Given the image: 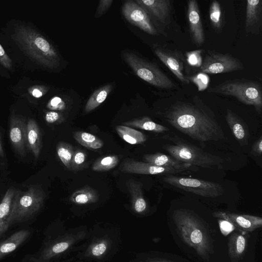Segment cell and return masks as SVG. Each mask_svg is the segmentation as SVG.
<instances>
[{
  "label": "cell",
  "instance_id": "cell-1",
  "mask_svg": "<svg viewBox=\"0 0 262 262\" xmlns=\"http://www.w3.org/2000/svg\"><path fill=\"white\" fill-rule=\"evenodd\" d=\"M205 106L196 96L193 102L178 101L173 103L162 115L173 127L199 142L225 139L220 125Z\"/></svg>",
  "mask_w": 262,
  "mask_h": 262
},
{
  "label": "cell",
  "instance_id": "cell-2",
  "mask_svg": "<svg viewBox=\"0 0 262 262\" xmlns=\"http://www.w3.org/2000/svg\"><path fill=\"white\" fill-rule=\"evenodd\" d=\"M14 36L22 50L40 64L50 69L59 66L60 58L54 47L36 31L18 26L15 29Z\"/></svg>",
  "mask_w": 262,
  "mask_h": 262
},
{
  "label": "cell",
  "instance_id": "cell-3",
  "mask_svg": "<svg viewBox=\"0 0 262 262\" xmlns=\"http://www.w3.org/2000/svg\"><path fill=\"white\" fill-rule=\"evenodd\" d=\"M163 138L173 143L166 144L163 148L174 159L191 166L222 168L224 160L221 157L205 152L177 135H166Z\"/></svg>",
  "mask_w": 262,
  "mask_h": 262
},
{
  "label": "cell",
  "instance_id": "cell-4",
  "mask_svg": "<svg viewBox=\"0 0 262 262\" xmlns=\"http://www.w3.org/2000/svg\"><path fill=\"white\" fill-rule=\"evenodd\" d=\"M173 219L184 241L203 257L207 256L210 243L207 233L195 215L188 210H176Z\"/></svg>",
  "mask_w": 262,
  "mask_h": 262
},
{
  "label": "cell",
  "instance_id": "cell-5",
  "mask_svg": "<svg viewBox=\"0 0 262 262\" xmlns=\"http://www.w3.org/2000/svg\"><path fill=\"white\" fill-rule=\"evenodd\" d=\"M208 92L232 96L241 102L254 107L261 114L262 110V89L257 81L245 79L226 80L209 88Z\"/></svg>",
  "mask_w": 262,
  "mask_h": 262
},
{
  "label": "cell",
  "instance_id": "cell-6",
  "mask_svg": "<svg viewBox=\"0 0 262 262\" xmlns=\"http://www.w3.org/2000/svg\"><path fill=\"white\" fill-rule=\"evenodd\" d=\"M45 198L44 191L37 186H30L26 191L16 190L8 226L32 218L41 208Z\"/></svg>",
  "mask_w": 262,
  "mask_h": 262
},
{
  "label": "cell",
  "instance_id": "cell-7",
  "mask_svg": "<svg viewBox=\"0 0 262 262\" xmlns=\"http://www.w3.org/2000/svg\"><path fill=\"white\" fill-rule=\"evenodd\" d=\"M123 57L135 73L147 83L166 90L176 88L173 82L154 63L132 53H123Z\"/></svg>",
  "mask_w": 262,
  "mask_h": 262
},
{
  "label": "cell",
  "instance_id": "cell-8",
  "mask_svg": "<svg viewBox=\"0 0 262 262\" xmlns=\"http://www.w3.org/2000/svg\"><path fill=\"white\" fill-rule=\"evenodd\" d=\"M163 181L173 187L204 197L216 198L224 192L223 187L214 182L171 175L164 177Z\"/></svg>",
  "mask_w": 262,
  "mask_h": 262
},
{
  "label": "cell",
  "instance_id": "cell-9",
  "mask_svg": "<svg viewBox=\"0 0 262 262\" xmlns=\"http://www.w3.org/2000/svg\"><path fill=\"white\" fill-rule=\"evenodd\" d=\"M244 68L243 63L231 55L208 50L200 70L204 73L216 74L241 71Z\"/></svg>",
  "mask_w": 262,
  "mask_h": 262
},
{
  "label": "cell",
  "instance_id": "cell-10",
  "mask_svg": "<svg viewBox=\"0 0 262 262\" xmlns=\"http://www.w3.org/2000/svg\"><path fill=\"white\" fill-rule=\"evenodd\" d=\"M122 12L125 19L132 24L149 34H157V30L148 14L136 2H125L122 6Z\"/></svg>",
  "mask_w": 262,
  "mask_h": 262
},
{
  "label": "cell",
  "instance_id": "cell-11",
  "mask_svg": "<svg viewBox=\"0 0 262 262\" xmlns=\"http://www.w3.org/2000/svg\"><path fill=\"white\" fill-rule=\"evenodd\" d=\"M155 54L183 84H188L190 80L184 73V64L182 57L176 51L161 47L154 49Z\"/></svg>",
  "mask_w": 262,
  "mask_h": 262
},
{
  "label": "cell",
  "instance_id": "cell-12",
  "mask_svg": "<svg viewBox=\"0 0 262 262\" xmlns=\"http://www.w3.org/2000/svg\"><path fill=\"white\" fill-rule=\"evenodd\" d=\"M123 172L143 174H174L182 171L173 168L156 166L133 159L125 160L119 167Z\"/></svg>",
  "mask_w": 262,
  "mask_h": 262
},
{
  "label": "cell",
  "instance_id": "cell-13",
  "mask_svg": "<svg viewBox=\"0 0 262 262\" xmlns=\"http://www.w3.org/2000/svg\"><path fill=\"white\" fill-rule=\"evenodd\" d=\"M10 139L15 151L20 155L26 154L27 148V123L25 120L13 115L10 118Z\"/></svg>",
  "mask_w": 262,
  "mask_h": 262
},
{
  "label": "cell",
  "instance_id": "cell-14",
  "mask_svg": "<svg viewBox=\"0 0 262 262\" xmlns=\"http://www.w3.org/2000/svg\"><path fill=\"white\" fill-rule=\"evenodd\" d=\"M187 16L190 36L197 46H201L205 41V34L200 11L196 0L187 1Z\"/></svg>",
  "mask_w": 262,
  "mask_h": 262
},
{
  "label": "cell",
  "instance_id": "cell-15",
  "mask_svg": "<svg viewBox=\"0 0 262 262\" xmlns=\"http://www.w3.org/2000/svg\"><path fill=\"white\" fill-rule=\"evenodd\" d=\"M213 215L229 222L234 227L244 231H252L260 227L262 225V219L259 216L221 211L214 212Z\"/></svg>",
  "mask_w": 262,
  "mask_h": 262
},
{
  "label": "cell",
  "instance_id": "cell-16",
  "mask_svg": "<svg viewBox=\"0 0 262 262\" xmlns=\"http://www.w3.org/2000/svg\"><path fill=\"white\" fill-rule=\"evenodd\" d=\"M148 14L154 16L161 23L169 22L171 13L169 0H136L135 1Z\"/></svg>",
  "mask_w": 262,
  "mask_h": 262
},
{
  "label": "cell",
  "instance_id": "cell-17",
  "mask_svg": "<svg viewBox=\"0 0 262 262\" xmlns=\"http://www.w3.org/2000/svg\"><path fill=\"white\" fill-rule=\"evenodd\" d=\"M262 26V1L248 0L246 3L245 31L258 34Z\"/></svg>",
  "mask_w": 262,
  "mask_h": 262
},
{
  "label": "cell",
  "instance_id": "cell-18",
  "mask_svg": "<svg viewBox=\"0 0 262 262\" xmlns=\"http://www.w3.org/2000/svg\"><path fill=\"white\" fill-rule=\"evenodd\" d=\"M226 120L233 135L241 145H247L249 133L246 123L229 109L227 110Z\"/></svg>",
  "mask_w": 262,
  "mask_h": 262
},
{
  "label": "cell",
  "instance_id": "cell-19",
  "mask_svg": "<svg viewBox=\"0 0 262 262\" xmlns=\"http://www.w3.org/2000/svg\"><path fill=\"white\" fill-rule=\"evenodd\" d=\"M143 159L145 162L149 164L165 167L174 168L181 171L189 170L192 166L190 164L182 163L171 156L161 152L154 154H146Z\"/></svg>",
  "mask_w": 262,
  "mask_h": 262
},
{
  "label": "cell",
  "instance_id": "cell-20",
  "mask_svg": "<svg viewBox=\"0 0 262 262\" xmlns=\"http://www.w3.org/2000/svg\"><path fill=\"white\" fill-rule=\"evenodd\" d=\"M27 148L37 159L41 148V137L39 128L36 121L29 119L27 123Z\"/></svg>",
  "mask_w": 262,
  "mask_h": 262
},
{
  "label": "cell",
  "instance_id": "cell-21",
  "mask_svg": "<svg viewBox=\"0 0 262 262\" xmlns=\"http://www.w3.org/2000/svg\"><path fill=\"white\" fill-rule=\"evenodd\" d=\"M126 186L132 199L133 209L137 213L143 212L147 208V203L144 198L141 183L130 179L126 181Z\"/></svg>",
  "mask_w": 262,
  "mask_h": 262
},
{
  "label": "cell",
  "instance_id": "cell-22",
  "mask_svg": "<svg viewBox=\"0 0 262 262\" xmlns=\"http://www.w3.org/2000/svg\"><path fill=\"white\" fill-rule=\"evenodd\" d=\"M16 190L9 188L0 203V237L9 227L8 220L10 214Z\"/></svg>",
  "mask_w": 262,
  "mask_h": 262
},
{
  "label": "cell",
  "instance_id": "cell-23",
  "mask_svg": "<svg viewBox=\"0 0 262 262\" xmlns=\"http://www.w3.org/2000/svg\"><path fill=\"white\" fill-rule=\"evenodd\" d=\"M28 230H20L0 243V259L14 251L29 235Z\"/></svg>",
  "mask_w": 262,
  "mask_h": 262
},
{
  "label": "cell",
  "instance_id": "cell-24",
  "mask_svg": "<svg viewBox=\"0 0 262 262\" xmlns=\"http://www.w3.org/2000/svg\"><path fill=\"white\" fill-rule=\"evenodd\" d=\"M98 199L97 191L89 186H85L76 190L70 198L71 202L78 205L94 203L97 202Z\"/></svg>",
  "mask_w": 262,
  "mask_h": 262
},
{
  "label": "cell",
  "instance_id": "cell-25",
  "mask_svg": "<svg viewBox=\"0 0 262 262\" xmlns=\"http://www.w3.org/2000/svg\"><path fill=\"white\" fill-rule=\"evenodd\" d=\"M123 125L156 133H161L169 130L167 127L155 122L146 116L125 122Z\"/></svg>",
  "mask_w": 262,
  "mask_h": 262
},
{
  "label": "cell",
  "instance_id": "cell-26",
  "mask_svg": "<svg viewBox=\"0 0 262 262\" xmlns=\"http://www.w3.org/2000/svg\"><path fill=\"white\" fill-rule=\"evenodd\" d=\"M115 129L120 137L130 144H142L147 140V137L144 134L132 127L117 125Z\"/></svg>",
  "mask_w": 262,
  "mask_h": 262
},
{
  "label": "cell",
  "instance_id": "cell-27",
  "mask_svg": "<svg viewBox=\"0 0 262 262\" xmlns=\"http://www.w3.org/2000/svg\"><path fill=\"white\" fill-rule=\"evenodd\" d=\"M113 87L112 84H107L95 91L86 103L84 112L88 113L98 107L105 100Z\"/></svg>",
  "mask_w": 262,
  "mask_h": 262
},
{
  "label": "cell",
  "instance_id": "cell-28",
  "mask_svg": "<svg viewBox=\"0 0 262 262\" xmlns=\"http://www.w3.org/2000/svg\"><path fill=\"white\" fill-rule=\"evenodd\" d=\"M246 245V237L242 234L234 232L228 239L229 253L232 259L240 258L243 254Z\"/></svg>",
  "mask_w": 262,
  "mask_h": 262
},
{
  "label": "cell",
  "instance_id": "cell-29",
  "mask_svg": "<svg viewBox=\"0 0 262 262\" xmlns=\"http://www.w3.org/2000/svg\"><path fill=\"white\" fill-rule=\"evenodd\" d=\"M74 138L81 145L92 149H98L103 146V141L89 133L78 131L74 134Z\"/></svg>",
  "mask_w": 262,
  "mask_h": 262
},
{
  "label": "cell",
  "instance_id": "cell-30",
  "mask_svg": "<svg viewBox=\"0 0 262 262\" xmlns=\"http://www.w3.org/2000/svg\"><path fill=\"white\" fill-rule=\"evenodd\" d=\"M209 14L212 28L216 33L221 32L223 28V21L221 5L218 1H213L211 2Z\"/></svg>",
  "mask_w": 262,
  "mask_h": 262
},
{
  "label": "cell",
  "instance_id": "cell-31",
  "mask_svg": "<svg viewBox=\"0 0 262 262\" xmlns=\"http://www.w3.org/2000/svg\"><path fill=\"white\" fill-rule=\"evenodd\" d=\"M119 162V158L116 155H109L97 159L92 166L95 171H106L116 167Z\"/></svg>",
  "mask_w": 262,
  "mask_h": 262
},
{
  "label": "cell",
  "instance_id": "cell-32",
  "mask_svg": "<svg viewBox=\"0 0 262 262\" xmlns=\"http://www.w3.org/2000/svg\"><path fill=\"white\" fill-rule=\"evenodd\" d=\"M57 155L62 163L69 169L74 154L72 146L66 142H59L57 145Z\"/></svg>",
  "mask_w": 262,
  "mask_h": 262
},
{
  "label": "cell",
  "instance_id": "cell-33",
  "mask_svg": "<svg viewBox=\"0 0 262 262\" xmlns=\"http://www.w3.org/2000/svg\"><path fill=\"white\" fill-rule=\"evenodd\" d=\"M86 159V154L84 150L80 149L75 150L72 159L70 170L78 171L83 169L85 166Z\"/></svg>",
  "mask_w": 262,
  "mask_h": 262
},
{
  "label": "cell",
  "instance_id": "cell-34",
  "mask_svg": "<svg viewBox=\"0 0 262 262\" xmlns=\"http://www.w3.org/2000/svg\"><path fill=\"white\" fill-rule=\"evenodd\" d=\"M71 243V242L63 241L53 245L45 251L41 257L42 259H49L55 255L64 251L68 248Z\"/></svg>",
  "mask_w": 262,
  "mask_h": 262
},
{
  "label": "cell",
  "instance_id": "cell-35",
  "mask_svg": "<svg viewBox=\"0 0 262 262\" xmlns=\"http://www.w3.org/2000/svg\"><path fill=\"white\" fill-rule=\"evenodd\" d=\"M47 107L52 111H63L66 108V104L62 98L55 96L50 99Z\"/></svg>",
  "mask_w": 262,
  "mask_h": 262
},
{
  "label": "cell",
  "instance_id": "cell-36",
  "mask_svg": "<svg viewBox=\"0 0 262 262\" xmlns=\"http://www.w3.org/2000/svg\"><path fill=\"white\" fill-rule=\"evenodd\" d=\"M112 0H101L99 2L98 6L95 17L96 18L101 16L112 5Z\"/></svg>",
  "mask_w": 262,
  "mask_h": 262
},
{
  "label": "cell",
  "instance_id": "cell-37",
  "mask_svg": "<svg viewBox=\"0 0 262 262\" xmlns=\"http://www.w3.org/2000/svg\"><path fill=\"white\" fill-rule=\"evenodd\" d=\"M219 223L221 231L224 235L229 234L235 228L233 224L225 220H219Z\"/></svg>",
  "mask_w": 262,
  "mask_h": 262
},
{
  "label": "cell",
  "instance_id": "cell-38",
  "mask_svg": "<svg viewBox=\"0 0 262 262\" xmlns=\"http://www.w3.org/2000/svg\"><path fill=\"white\" fill-rule=\"evenodd\" d=\"M48 89L42 85H35L29 89L30 93L35 98H39L45 94Z\"/></svg>",
  "mask_w": 262,
  "mask_h": 262
},
{
  "label": "cell",
  "instance_id": "cell-39",
  "mask_svg": "<svg viewBox=\"0 0 262 262\" xmlns=\"http://www.w3.org/2000/svg\"><path fill=\"white\" fill-rule=\"evenodd\" d=\"M0 62L6 68L12 69V62L9 56L6 53L4 48L0 44Z\"/></svg>",
  "mask_w": 262,
  "mask_h": 262
},
{
  "label": "cell",
  "instance_id": "cell-40",
  "mask_svg": "<svg viewBox=\"0 0 262 262\" xmlns=\"http://www.w3.org/2000/svg\"><path fill=\"white\" fill-rule=\"evenodd\" d=\"M61 114L57 112L50 111L46 113L45 120L49 123H53L57 122L61 118Z\"/></svg>",
  "mask_w": 262,
  "mask_h": 262
},
{
  "label": "cell",
  "instance_id": "cell-41",
  "mask_svg": "<svg viewBox=\"0 0 262 262\" xmlns=\"http://www.w3.org/2000/svg\"><path fill=\"white\" fill-rule=\"evenodd\" d=\"M262 153V137L259 138L253 144L250 154L254 156H260Z\"/></svg>",
  "mask_w": 262,
  "mask_h": 262
},
{
  "label": "cell",
  "instance_id": "cell-42",
  "mask_svg": "<svg viewBox=\"0 0 262 262\" xmlns=\"http://www.w3.org/2000/svg\"><path fill=\"white\" fill-rule=\"evenodd\" d=\"M107 248L105 243H100L96 245L92 249V253L93 255L98 256L104 253Z\"/></svg>",
  "mask_w": 262,
  "mask_h": 262
},
{
  "label": "cell",
  "instance_id": "cell-43",
  "mask_svg": "<svg viewBox=\"0 0 262 262\" xmlns=\"http://www.w3.org/2000/svg\"><path fill=\"white\" fill-rule=\"evenodd\" d=\"M200 53H198V51H194L189 52L187 54V56L188 57V60L189 63L192 66L199 65L201 66L202 62L199 61V59H196V57H198L200 56Z\"/></svg>",
  "mask_w": 262,
  "mask_h": 262
},
{
  "label": "cell",
  "instance_id": "cell-44",
  "mask_svg": "<svg viewBox=\"0 0 262 262\" xmlns=\"http://www.w3.org/2000/svg\"><path fill=\"white\" fill-rule=\"evenodd\" d=\"M3 147H2V143H1V136H0V156H3Z\"/></svg>",
  "mask_w": 262,
  "mask_h": 262
},
{
  "label": "cell",
  "instance_id": "cell-45",
  "mask_svg": "<svg viewBox=\"0 0 262 262\" xmlns=\"http://www.w3.org/2000/svg\"><path fill=\"white\" fill-rule=\"evenodd\" d=\"M151 262H171V261H167V260H154Z\"/></svg>",
  "mask_w": 262,
  "mask_h": 262
},
{
  "label": "cell",
  "instance_id": "cell-46",
  "mask_svg": "<svg viewBox=\"0 0 262 262\" xmlns=\"http://www.w3.org/2000/svg\"><path fill=\"white\" fill-rule=\"evenodd\" d=\"M0 203H1V202H0Z\"/></svg>",
  "mask_w": 262,
  "mask_h": 262
}]
</instances>
